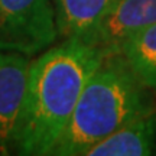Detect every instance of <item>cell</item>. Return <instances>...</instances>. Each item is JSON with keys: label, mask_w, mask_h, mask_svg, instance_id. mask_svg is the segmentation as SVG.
I'll list each match as a JSON object with an SVG mask.
<instances>
[{"label": "cell", "mask_w": 156, "mask_h": 156, "mask_svg": "<svg viewBox=\"0 0 156 156\" xmlns=\"http://www.w3.org/2000/svg\"><path fill=\"white\" fill-rule=\"evenodd\" d=\"M58 38L52 0H0V49L35 56Z\"/></svg>", "instance_id": "cell-3"}, {"label": "cell", "mask_w": 156, "mask_h": 156, "mask_svg": "<svg viewBox=\"0 0 156 156\" xmlns=\"http://www.w3.org/2000/svg\"><path fill=\"white\" fill-rule=\"evenodd\" d=\"M147 91L120 52L104 55L52 155L85 156L123 124L153 108Z\"/></svg>", "instance_id": "cell-2"}, {"label": "cell", "mask_w": 156, "mask_h": 156, "mask_svg": "<svg viewBox=\"0 0 156 156\" xmlns=\"http://www.w3.org/2000/svg\"><path fill=\"white\" fill-rule=\"evenodd\" d=\"M153 153H156L155 108L123 124L93 146L85 156H149Z\"/></svg>", "instance_id": "cell-6"}, {"label": "cell", "mask_w": 156, "mask_h": 156, "mask_svg": "<svg viewBox=\"0 0 156 156\" xmlns=\"http://www.w3.org/2000/svg\"><path fill=\"white\" fill-rule=\"evenodd\" d=\"M104 54L80 38L64 39L30 61L15 153L52 155Z\"/></svg>", "instance_id": "cell-1"}, {"label": "cell", "mask_w": 156, "mask_h": 156, "mask_svg": "<svg viewBox=\"0 0 156 156\" xmlns=\"http://www.w3.org/2000/svg\"><path fill=\"white\" fill-rule=\"evenodd\" d=\"M152 25H156V0H113L83 41L104 55L117 54L130 36Z\"/></svg>", "instance_id": "cell-4"}, {"label": "cell", "mask_w": 156, "mask_h": 156, "mask_svg": "<svg viewBox=\"0 0 156 156\" xmlns=\"http://www.w3.org/2000/svg\"><path fill=\"white\" fill-rule=\"evenodd\" d=\"M139 80L156 91V25L134 34L119 51Z\"/></svg>", "instance_id": "cell-8"}, {"label": "cell", "mask_w": 156, "mask_h": 156, "mask_svg": "<svg viewBox=\"0 0 156 156\" xmlns=\"http://www.w3.org/2000/svg\"><path fill=\"white\" fill-rule=\"evenodd\" d=\"M29 56L0 49V155L15 153V136L29 74Z\"/></svg>", "instance_id": "cell-5"}, {"label": "cell", "mask_w": 156, "mask_h": 156, "mask_svg": "<svg viewBox=\"0 0 156 156\" xmlns=\"http://www.w3.org/2000/svg\"><path fill=\"white\" fill-rule=\"evenodd\" d=\"M58 36L84 39L91 32L113 0H52Z\"/></svg>", "instance_id": "cell-7"}]
</instances>
